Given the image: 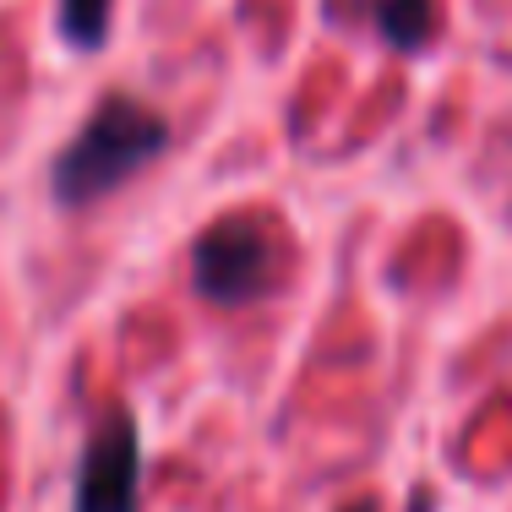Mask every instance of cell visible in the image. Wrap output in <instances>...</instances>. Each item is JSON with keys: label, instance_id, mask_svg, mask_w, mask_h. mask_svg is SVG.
<instances>
[{"label": "cell", "instance_id": "obj_6", "mask_svg": "<svg viewBox=\"0 0 512 512\" xmlns=\"http://www.w3.org/2000/svg\"><path fill=\"white\" fill-rule=\"evenodd\" d=\"M349 512H371V507H365V502H355V507H349Z\"/></svg>", "mask_w": 512, "mask_h": 512}, {"label": "cell", "instance_id": "obj_2", "mask_svg": "<svg viewBox=\"0 0 512 512\" xmlns=\"http://www.w3.org/2000/svg\"><path fill=\"white\" fill-rule=\"evenodd\" d=\"M273 235H267L262 218L251 213H229L213 229L197 235L191 251V284L202 300L213 306H246L267 284H273Z\"/></svg>", "mask_w": 512, "mask_h": 512}, {"label": "cell", "instance_id": "obj_1", "mask_svg": "<svg viewBox=\"0 0 512 512\" xmlns=\"http://www.w3.org/2000/svg\"><path fill=\"white\" fill-rule=\"evenodd\" d=\"M169 148V126L142 99H104L88 126L55 158V197L66 207H88L120 180H131L148 158Z\"/></svg>", "mask_w": 512, "mask_h": 512}, {"label": "cell", "instance_id": "obj_4", "mask_svg": "<svg viewBox=\"0 0 512 512\" xmlns=\"http://www.w3.org/2000/svg\"><path fill=\"white\" fill-rule=\"evenodd\" d=\"M376 28H382L387 44L398 50H420L436 28V0H376Z\"/></svg>", "mask_w": 512, "mask_h": 512}, {"label": "cell", "instance_id": "obj_5", "mask_svg": "<svg viewBox=\"0 0 512 512\" xmlns=\"http://www.w3.org/2000/svg\"><path fill=\"white\" fill-rule=\"evenodd\" d=\"M109 6L115 0H60V33L77 50H99L109 33Z\"/></svg>", "mask_w": 512, "mask_h": 512}, {"label": "cell", "instance_id": "obj_3", "mask_svg": "<svg viewBox=\"0 0 512 512\" xmlns=\"http://www.w3.org/2000/svg\"><path fill=\"white\" fill-rule=\"evenodd\" d=\"M142 502V442L126 409H109L88 436L77 469V512H137Z\"/></svg>", "mask_w": 512, "mask_h": 512}]
</instances>
